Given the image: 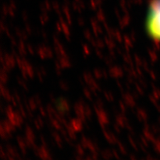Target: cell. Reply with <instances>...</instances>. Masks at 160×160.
<instances>
[{"label": "cell", "mask_w": 160, "mask_h": 160, "mask_svg": "<svg viewBox=\"0 0 160 160\" xmlns=\"http://www.w3.org/2000/svg\"><path fill=\"white\" fill-rule=\"evenodd\" d=\"M145 26L149 37L160 42V0H152L150 2Z\"/></svg>", "instance_id": "obj_1"}]
</instances>
